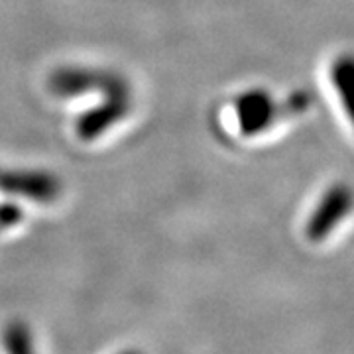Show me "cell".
Listing matches in <instances>:
<instances>
[{
	"label": "cell",
	"instance_id": "obj_1",
	"mask_svg": "<svg viewBox=\"0 0 354 354\" xmlns=\"http://www.w3.org/2000/svg\"><path fill=\"white\" fill-rule=\"evenodd\" d=\"M354 209V189L348 183H333L323 193L317 207L311 211L305 225V236L311 242H323L329 239Z\"/></svg>",
	"mask_w": 354,
	"mask_h": 354
},
{
	"label": "cell",
	"instance_id": "obj_2",
	"mask_svg": "<svg viewBox=\"0 0 354 354\" xmlns=\"http://www.w3.org/2000/svg\"><path fill=\"white\" fill-rule=\"evenodd\" d=\"M236 114H239V124L246 136L260 134L276 122L283 111L281 104L262 88L248 91L236 101Z\"/></svg>",
	"mask_w": 354,
	"mask_h": 354
},
{
	"label": "cell",
	"instance_id": "obj_3",
	"mask_svg": "<svg viewBox=\"0 0 354 354\" xmlns=\"http://www.w3.org/2000/svg\"><path fill=\"white\" fill-rule=\"evenodd\" d=\"M330 83L354 130V53H341L330 65Z\"/></svg>",
	"mask_w": 354,
	"mask_h": 354
}]
</instances>
